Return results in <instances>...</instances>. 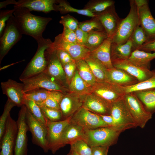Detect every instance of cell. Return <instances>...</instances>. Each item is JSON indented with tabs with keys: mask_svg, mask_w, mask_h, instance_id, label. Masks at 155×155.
I'll list each match as a JSON object with an SVG mask.
<instances>
[{
	"mask_svg": "<svg viewBox=\"0 0 155 155\" xmlns=\"http://www.w3.org/2000/svg\"><path fill=\"white\" fill-rule=\"evenodd\" d=\"M113 67L123 70L132 76L139 82L146 80L152 75L153 71L138 67L127 59L111 60Z\"/></svg>",
	"mask_w": 155,
	"mask_h": 155,
	"instance_id": "obj_17",
	"label": "cell"
},
{
	"mask_svg": "<svg viewBox=\"0 0 155 155\" xmlns=\"http://www.w3.org/2000/svg\"><path fill=\"white\" fill-rule=\"evenodd\" d=\"M18 2L15 0H7L5 1H1L0 2V9L5 8L7 5L13 4L16 5L17 4Z\"/></svg>",
	"mask_w": 155,
	"mask_h": 155,
	"instance_id": "obj_54",
	"label": "cell"
},
{
	"mask_svg": "<svg viewBox=\"0 0 155 155\" xmlns=\"http://www.w3.org/2000/svg\"><path fill=\"white\" fill-rule=\"evenodd\" d=\"M24 104L32 116L46 127V121L40 107L34 102L24 99Z\"/></svg>",
	"mask_w": 155,
	"mask_h": 155,
	"instance_id": "obj_40",
	"label": "cell"
},
{
	"mask_svg": "<svg viewBox=\"0 0 155 155\" xmlns=\"http://www.w3.org/2000/svg\"><path fill=\"white\" fill-rule=\"evenodd\" d=\"M85 131L82 127L70 121L61 135L59 144V149L78 140L83 139Z\"/></svg>",
	"mask_w": 155,
	"mask_h": 155,
	"instance_id": "obj_26",
	"label": "cell"
},
{
	"mask_svg": "<svg viewBox=\"0 0 155 155\" xmlns=\"http://www.w3.org/2000/svg\"><path fill=\"white\" fill-rule=\"evenodd\" d=\"M67 155H80L74 150L70 149L69 153Z\"/></svg>",
	"mask_w": 155,
	"mask_h": 155,
	"instance_id": "obj_56",
	"label": "cell"
},
{
	"mask_svg": "<svg viewBox=\"0 0 155 155\" xmlns=\"http://www.w3.org/2000/svg\"><path fill=\"white\" fill-rule=\"evenodd\" d=\"M61 37L64 41L71 43H77L76 35L75 31L63 27Z\"/></svg>",
	"mask_w": 155,
	"mask_h": 155,
	"instance_id": "obj_48",
	"label": "cell"
},
{
	"mask_svg": "<svg viewBox=\"0 0 155 155\" xmlns=\"http://www.w3.org/2000/svg\"><path fill=\"white\" fill-rule=\"evenodd\" d=\"M134 1L137 9L148 4V1L146 0H134Z\"/></svg>",
	"mask_w": 155,
	"mask_h": 155,
	"instance_id": "obj_55",
	"label": "cell"
},
{
	"mask_svg": "<svg viewBox=\"0 0 155 155\" xmlns=\"http://www.w3.org/2000/svg\"><path fill=\"white\" fill-rule=\"evenodd\" d=\"M130 1L129 12L125 18L121 19L112 39L113 43L123 44L126 42L140 24L138 9L134 1Z\"/></svg>",
	"mask_w": 155,
	"mask_h": 155,
	"instance_id": "obj_4",
	"label": "cell"
},
{
	"mask_svg": "<svg viewBox=\"0 0 155 155\" xmlns=\"http://www.w3.org/2000/svg\"><path fill=\"white\" fill-rule=\"evenodd\" d=\"M26 118L28 130L31 133L32 142L41 147L45 152H47L49 150L46 127L35 118L27 108Z\"/></svg>",
	"mask_w": 155,
	"mask_h": 155,
	"instance_id": "obj_12",
	"label": "cell"
},
{
	"mask_svg": "<svg viewBox=\"0 0 155 155\" xmlns=\"http://www.w3.org/2000/svg\"><path fill=\"white\" fill-rule=\"evenodd\" d=\"M75 32L77 44L85 46L87 41L88 33L84 31L78 27Z\"/></svg>",
	"mask_w": 155,
	"mask_h": 155,
	"instance_id": "obj_50",
	"label": "cell"
},
{
	"mask_svg": "<svg viewBox=\"0 0 155 155\" xmlns=\"http://www.w3.org/2000/svg\"><path fill=\"white\" fill-rule=\"evenodd\" d=\"M137 50L149 52H155V38L148 41Z\"/></svg>",
	"mask_w": 155,
	"mask_h": 155,
	"instance_id": "obj_51",
	"label": "cell"
},
{
	"mask_svg": "<svg viewBox=\"0 0 155 155\" xmlns=\"http://www.w3.org/2000/svg\"><path fill=\"white\" fill-rule=\"evenodd\" d=\"M145 107L146 110L152 113L155 111V89L133 92Z\"/></svg>",
	"mask_w": 155,
	"mask_h": 155,
	"instance_id": "obj_33",
	"label": "cell"
},
{
	"mask_svg": "<svg viewBox=\"0 0 155 155\" xmlns=\"http://www.w3.org/2000/svg\"><path fill=\"white\" fill-rule=\"evenodd\" d=\"M45 118L51 121H58L63 120L60 110L49 108L44 106L40 107Z\"/></svg>",
	"mask_w": 155,
	"mask_h": 155,
	"instance_id": "obj_44",
	"label": "cell"
},
{
	"mask_svg": "<svg viewBox=\"0 0 155 155\" xmlns=\"http://www.w3.org/2000/svg\"><path fill=\"white\" fill-rule=\"evenodd\" d=\"M112 104L92 93L85 96L82 107L98 115H110Z\"/></svg>",
	"mask_w": 155,
	"mask_h": 155,
	"instance_id": "obj_20",
	"label": "cell"
},
{
	"mask_svg": "<svg viewBox=\"0 0 155 155\" xmlns=\"http://www.w3.org/2000/svg\"><path fill=\"white\" fill-rule=\"evenodd\" d=\"M71 122L80 126L86 130L109 126L99 115L82 107L72 116Z\"/></svg>",
	"mask_w": 155,
	"mask_h": 155,
	"instance_id": "obj_9",
	"label": "cell"
},
{
	"mask_svg": "<svg viewBox=\"0 0 155 155\" xmlns=\"http://www.w3.org/2000/svg\"><path fill=\"white\" fill-rule=\"evenodd\" d=\"M49 92V91L42 88L34 89L24 93V98L32 100L39 105L47 99Z\"/></svg>",
	"mask_w": 155,
	"mask_h": 155,
	"instance_id": "obj_38",
	"label": "cell"
},
{
	"mask_svg": "<svg viewBox=\"0 0 155 155\" xmlns=\"http://www.w3.org/2000/svg\"><path fill=\"white\" fill-rule=\"evenodd\" d=\"M129 38L132 41L133 51L137 49L149 40L148 37L140 24L136 27Z\"/></svg>",
	"mask_w": 155,
	"mask_h": 155,
	"instance_id": "obj_37",
	"label": "cell"
},
{
	"mask_svg": "<svg viewBox=\"0 0 155 155\" xmlns=\"http://www.w3.org/2000/svg\"><path fill=\"white\" fill-rule=\"evenodd\" d=\"M152 75L148 79L132 85L121 86L113 85L115 90L123 95L137 91L155 89V69Z\"/></svg>",
	"mask_w": 155,
	"mask_h": 155,
	"instance_id": "obj_27",
	"label": "cell"
},
{
	"mask_svg": "<svg viewBox=\"0 0 155 155\" xmlns=\"http://www.w3.org/2000/svg\"><path fill=\"white\" fill-rule=\"evenodd\" d=\"M78 27L87 33L104 29L97 17L92 18L89 20L79 22Z\"/></svg>",
	"mask_w": 155,
	"mask_h": 155,
	"instance_id": "obj_41",
	"label": "cell"
},
{
	"mask_svg": "<svg viewBox=\"0 0 155 155\" xmlns=\"http://www.w3.org/2000/svg\"><path fill=\"white\" fill-rule=\"evenodd\" d=\"M55 51L58 59L62 66L66 64L75 62L67 52L61 50Z\"/></svg>",
	"mask_w": 155,
	"mask_h": 155,
	"instance_id": "obj_49",
	"label": "cell"
},
{
	"mask_svg": "<svg viewBox=\"0 0 155 155\" xmlns=\"http://www.w3.org/2000/svg\"><path fill=\"white\" fill-rule=\"evenodd\" d=\"M123 98L137 126L143 128L152 118V114L147 111L133 92L123 95Z\"/></svg>",
	"mask_w": 155,
	"mask_h": 155,
	"instance_id": "obj_7",
	"label": "cell"
},
{
	"mask_svg": "<svg viewBox=\"0 0 155 155\" xmlns=\"http://www.w3.org/2000/svg\"><path fill=\"white\" fill-rule=\"evenodd\" d=\"M96 15L108 37L112 40L121 19L116 12L115 5Z\"/></svg>",
	"mask_w": 155,
	"mask_h": 155,
	"instance_id": "obj_19",
	"label": "cell"
},
{
	"mask_svg": "<svg viewBox=\"0 0 155 155\" xmlns=\"http://www.w3.org/2000/svg\"><path fill=\"white\" fill-rule=\"evenodd\" d=\"M85 60L89 66L97 82H106L107 69L97 60L90 57Z\"/></svg>",
	"mask_w": 155,
	"mask_h": 155,
	"instance_id": "obj_34",
	"label": "cell"
},
{
	"mask_svg": "<svg viewBox=\"0 0 155 155\" xmlns=\"http://www.w3.org/2000/svg\"><path fill=\"white\" fill-rule=\"evenodd\" d=\"M92 93L111 104L122 98L123 96L115 90L113 85L106 82H97L92 86Z\"/></svg>",
	"mask_w": 155,
	"mask_h": 155,
	"instance_id": "obj_22",
	"label": "cell"
},
{
	"mask_svg": "<svg viewBox=\"0 0 155 155\" xmlns=\"http://www.w3.org/2000/svg\"><path fill=\"white\" fill-rule=\"evenodd\" d=\"M37 50L19 77L20 80L29 78L43 72L47 65L45 52L52 42L43 37L37 41Z\"/></svg>",
	"mask_w": 155,
	"mask_h": 155,
	"instance_id": "obj_3",
	"label": "cell"
},
{
	"mask_svg": "<svg viewBox=\"0 0 155 155\" xmlns=\"http://www.w3.org/2000/svg\"><path fill=\"white\" fill-rule=\"evenodd\" d=\"M13 9L14 16L23 34L32 37L36 41L42 38L43 33L52 18L34 15L25 7Z\"/></svg>",
	"mask_w": 155,
	"mask_h": 155,
	"instance_id": "obj_1",
	"label": "cell"
},
{
	"mask_svg": "<svg viewBox=\"0 0 155 155\" xmlns=\"http://www.w3.org/2000/svg\"><path fill=\"white\" fill-rule=\"evenodd\" d=\"M27 108L25 105L21 107L16 121L18 131L14 155H25L27 154V132L28 130L26 121Z\"/></svg>",
	"mask_w": 155,
	"mask_h": 155,
	"instance_id": "obj_13",
	"label": "cell"
},
{
	"mask_svg": "<svg viewBox=\"0 0 155 155\" xmlns=\"http://www.w3.org/2000/svg\"><path fill=\"white\" fill-rule=\"evenodd\" d=\"M76 69L81 78L90 86H93L97 82L88 65L84 60L75 61Z\"/></svg>",
	"mask_w": 155,
	"mask_h": 155,
	"instance_id": "obj_35",
	"label": "cell"
},
{
	"mask_svg": "<svg viewBox=\"0 0 155 155\" xmlns=\"http://www.w3.org/2000/svg\"><path fill=\"white\" fill-rule=\"evenodd\" d=\"M91 148L92 155H107L109 147L98 146Z\"/></svg>",
	"mask_w": 155,
	"mask_h": 155,
	"instance_id": "obj_52",
	"label": "cell"
},
{
	"mask_svg": "<svg viewBox=\"0 0 155 155\" xmlns=\"http://www.w3.org/2000/svg\"><path fill=\"white\" fill-rule=\"evenodd\" d=\"M123 131L119 127L111 126L85 130L83 139L90 147L98 146L109 147L115 144Z\"/></svg>",
	"mask_w": 155,
	"mask_h": 155,
	"instance_id": "obj_2",
	"label": "cell"
},
{
	"mask_svg": "<svg viewBox=\"0 0 155 155\" xmlns=\"http://www.w3.org/2000/svg\"><path fill=\"white\" fill-rule=\"evenodd\" d=\"M137 9L140 24L149 40L155 38V19L151 13L148 4Z\"/></svg>",
	"mask_w": 155,
	"mask_h": 155,
	"instance_id": "obj_23",
	"label": "cell"
},
{
	"mask_svg": "<svg viewBox=\"0 0 155 155\" xmlns=\"http://www.w3.org/2000/svg\"><path fill=\"white\" fill-rule=\"evenodd\" d=\"M18 131L16 121L9 116L4 134L0 141V155H14Z\"/></svg>",
	"mask_w": 155,
	"mask_h": 155,
	"instance_id": "obj_14",
	"label": "cell"
},
{
	"mask_svg": "<svg viewBox=\"0 0 155 155\" xmlns=\"http://www.w3.org/2000/svg\"><path fill=\"white\" fill-rule=\"evenodd\" d=\"M63 66L67 84L69 85L77 69L75 61L66 64Z\"/></svg>",
	"mask_w": 155,
	"mask_h": 155,
	"instance_id": "obj_47",
	"label": "cell"
},
{
	"mask_svg": "<svg viewBox=\"0 0 155 155\" xmlns=\"http://www.w3.org/2000/svg\"><path fill=\"white\" fill-rule=\"evenodd\" d=\"M133 51L132 41L130 38L123 44L112 42L111 46V60L128 59Z\"/></svg>",
	"mask_w": 155,
	"mask_h": 155,
	"instance_id": "obj_28",
	"label": "cell"
},
{
	"mask_svg": "<svg viewBox=\"0 0 155 155\" xmlns=\"http://www.w3.org/2000/svg\"><path fill=\"white\" fill-rule=\"evenodd\" d=\"M155 59V52L153 53L139 50L133 51L128 59L135 65L150 69V61Z\"/></svg>",
	"mask_w": 155,
	"mask_h": 155,
	"instance_id": "obj_29",
	"label": "cell"
},
{
	"mask_svg": "<svg viewBox=\"0 0 155 155\" xmlns=\"http://www.w3.org/2000/svg\"><path fill=\"white\" fill-rule=\"evenodd\" d=\"M88 33L85 46L91 51L98 47L108 38L104 29L94 31Z\"/></svg>",
	"mask_w": 155,
	"mask_h": 155,
	"instance_id": "obj_32",
	"label": "cell"
},
{
	"mask_svg": "<svg viewBox=\"0 0 155 155\" xmlns=\"http://www.w3.org/2000/svg\"><path fill=\"white\" fill-rule=\"evenodd\" d=\"M57 4L54 5L55 11H59L61 14L68 13H75L78 14L92 18L96 17L97 15L89 11L84 9H78L71 7L67 1L64 0H56Z\"/></svg>",
	"mask_w": 155,
	"mask_h": 155,
	"instance_id": "obj_31",
	"label": "cell"
},
{
	"mask_svg": "<svg viewBox=\"0 0 155 155\" xmlns=\"http://www.w3.org/2000/svg\"><path fill=\"white\" fill-rule=\"evenodd\" d=\"M59 22L63 25V27L74 31L78 27L79 22L75 18L69 14L61 16Z\"/></svg>",
	"mask_w": 155,
	"mask_h": 155,
	"instance_id": "obj_45",
	"label": "cell"
},
{
	"mask_svg": "<svg viewBox=\"0 0 155 155\" xmlns=\"http://www.w3.org/2000/svg\"><path fill=\"white\" fill-rule=\"evenodd\" d=\"M13 8L22 7L32 11L47 13L55 11L54 5L56 3V0H19Z\"/></svg>",
	"mask_w": 155,
	"mask_h": 155,
	"instance_id": "obj_25",
	"label": "cell"
},
{
	"mask_svg": "<svg viewBox=\"0 0 155 155\" xmlns=\"http://www.w3.org/2000/svg\"><path fill=\"white\" fill-rule=\"evenodd\" d=\"M115 1L112 0H95L89 1L84 9L97 14L102 13L114 5Z\"/></svg>",
	"mask_w": 155,
	"mask_h": 155,
	"instance_id": "obj_36",
	"label": "cell"
},
{
	"mask_svg": "<svg viewBox=\"0 0 155 155\" xmlns=\"http://www.w3.org/2000/svg\"><path fill=\"white\" fill-rule=\"evenodd\" d=\"M15 9H6L0 11V36H1L6 26V22L13 15Z\"/></svg>",
	"mask_w": 155,
	"mask_h": 155,
	"instance_id": "obj_46",
	"label": "cell"
},
{
	"mask_svg": "<svg viewBox=\"0 0 155 155\" xmlns=\"http://www.w3.org/2000/svg\"><path fill=\"white\" fill-rule=\"evenodd\" d=\"M64 94L59 91H50L49 95L46 100L38 105L39 107L44 106L60 110V103Z\"/></svg>",
	"mask_w": 155,
	"mask_h": 155,
	"instance_id": "obj_39",
	"label": "cell"
},
{
	"mask_svg": "<svg viewBox=\"0 0 155 155\" xmlns=\"http://www.w3.org/2000/svg\"><path fill=\"white\" fill-rule=\"evenodd\" d=\"M25 155H27V154H26Z\"/></svg>",
	"mask_w": 155,
	"mask_h": 155,
	"instance_id": "obj_57",
	"label": "cell"
},
{
	"mask_svg": "<svg viewBox=\"0 0 155 155\" xmlns=\"http://www.w3.org/2000/svg\"><path fill=\"white\" fill-rule=\"evenodd\" d=\"M20 81L24 84L23 92L34 89L42 88L49 91H58L64 94L69 91L66 87L61 85L44 72Z\"/></svg>",
	"mask_w": 155,
	"mask_h": 155,
	"instance_id": "obj_5",
	"label": "cell"
},
{
	"mask_svg": "<svg viewBox=\"0 0 155 155\" xmlns=\"http://www.w3.org/2000/svg\"><path fill=\"white\" fill-rule=\"evenodd\" d=\"M85 96L69 92L64 94L59 104L63 120L72 116L82 107Z\"/></svg>",
	"mask_w": 155,
	"mask_h": 155,
	"instance_id": "obj_16",
	"label": "cell"
},
{
	"mask_svg": "<svg viewBox=\"0 0 155 155\" xmlns=\"http://www.w3.org/2000/svg\"><path fill=\"white\" fill-rule=\"evenodd\" d=\"M110 115L116 126L123 131L137 125L130 113L123 98L111 104Z\"/></svg>",
	"mask_w": 155,
	"mask_h": 155,
	"instance_id": "obj_8",
	"label": "cell"
},
{
	"mask_svg": "<svg viewBox=\"0 0 155 155\" xmlns=\"http://www.w3.org/2000/svg\"><path fill=\"white\" fill-rule=\"evenodd\" d=\"M70 145L71 149L80 155H92L91 148L83 139L78 140Z\"/></svg>",
	"mask_w": 155,
	"mask_h": 155,
	"instance_id": "obj_43",
	"label": "cell"
},
{
	"mask_svg": "<svg viewBox=\"0 0 155 155\" xmlns=\"http://www.w3.org/2000/svg\"><path fill=\"white\" fill-rule=\"evenodd\" d=\"M138 82L135 78L123 70L114 67L107 69L106 82L117 86H126Z\"/></svg>",
	"mask_w": 155,
	"mask_h": 155,
	"instance_id": "obj_21",
	"label": "cell"
},
{
	"mask_svg": "<svg viewBox=\"0 0 155 155\" xmlns=\"http://www.w3.org/2000/svg\"><path fill=\"white\" fill-rule=\"evenodd\" d=\"M112 42V39L108 37L98 47L91 51L90 56L98 61L107 69L113 67L111 57Z\"/></svg>",
	"mask_w": 155,
	"mask_h": 155,
	"instance_id": "obj_24",
	"label": "cell"
},
{
	"mask_svg": "<svg viewBox=\"0 0 155 155\" xmlns=\"http://www.w3.org/2000/svg\"><path fill=\"white\" fill-rule=\"evenodd\" d=\"M68 88L69 92L81 95H86L92 93V86L81 78L77 69L68 85Z\"/></svg>",
	"mask_w": 155,
	"mask_h": 155,
	"instance_id": "obj_30",
	"label": "cell"
},
{
	"mask_svg": "<svg viewBox=\"0 0 155 155\" xmlns=\"http://www.w3.org/2000/svg\"><path fill=\"white\" fill-rule=\"evenodd\" d=\"M72 116L62 121H51L46 119L47 140L49 150L53 154L59 149V144L63 132L70 123Z\"/></svg>",
	"mask_w": 155,
	"mask_h": 155,
	"instance_id": "obj_11",
	"label": "cell"
},
{
	"mask_svg": "<svg viewBox=\"0 0 155 155\" xmlns=\"http://www.w3.org/2000/svg\"><path fill=\"white\" fill-rule=\"evenodd\" d=\"M15 106L14 103L7 99L3 112L0 118V141L4 134L6 122L10 115V112L12 108Z\"/></svg>",
	"mask_w": 155,
	"mask_h": 155,
	"instance_id": "obj_42",
	"label": "cell"
},
{
	"mask_svg": "<svg viewBox=\"0 0 155 155\" xmlns=\"http://www.w3.org/2000/svg\"><path fill=\"white\" fill-rule=\"evenodd\" d=\"M23 33L14 16L7 22L0 38V64L11 49L21 39Z\"/></svg>",
	"mask_w": 155,
	"mask_h": 155,
	"instance_id": "obj_6",
	"label": "cell"
},
{
	"mask_svg": "<svg viewBox=\"0 0 155 155\" xmlns=\"http://www.w3.org/2000/svg\"><path fill=\"white\" fill-rule=\"evenodd\" d=\"M49 48L52 50H61L68 53L75 61L85 60L90 57L91 51L85 46L64 41L60 34L55 38Z\"/></svg>",
	"mask_w": 155,
	"mask_h": 155,
	"instance_id": "obj_10",
	"label": "cell"
},
{
	"mask_svg": "<svg viewBox=\"0 0 155 155\" xmlns=\"http://www.w3.org/2000/svg\"><path fill=\"white\" fill-rule=\"evenodd\" d=\"M45 55L47 65L44 72L66 87L65 85L67 84L65 72L55 51L51 50L49 47L45 51Z\"/></svg>",
	"mask_w": 155,
	"mask_h": 155,
	"instance_id": "obj_15",
	"label": "cell"
},
{
	"mask_svg": "<svg viewBox=\"0 0 155 155\" xmlns=\"http://www.w3.org/2000/svg\"><path fill=\"white\" fill-rule=\"evenodd\" d=\"M99 115L109 126L117 127L115 120L111 115Z\"/></svg>",
	"mask_w": 155,
	"mask_h": 155,
	"instance_id": "obj_53",
	"label": "cell"
},
{
	"mask_svg": "<svg viewBox=\"0 0 155 155\" xmlns=\"http://www.w3.org/2000/svg\"><path fill=\"white\" fill-rule=\"evenodd\" d=\"M1 85L3 93L7 96L8 99L18 107H21L24 104V84L22 83L9 79L1 82Z\"/></svg>",
	"mask_w": 155,
	"mask_h": 155,
	"instance_id": "obj_18",
	"label": "cell"
}]
</instances>
